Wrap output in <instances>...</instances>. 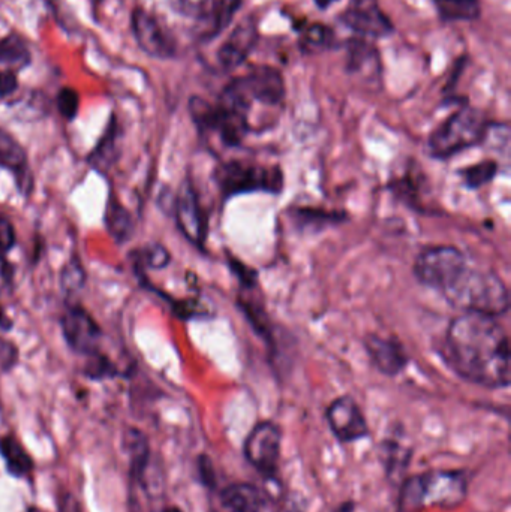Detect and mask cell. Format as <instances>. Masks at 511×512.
<instances>
[{
  "label": "cell",
  "instance_id": "cell-1",
  "mask_svg": "<svg viewBox=\"0 0 511 512\" xmlns=\"http://www.w3.org/2000/svg\"><path fill=\"white\" fill-rule=\"evenodd\" d=\"M446 352L452 369L471 384L491 390L509 387V336L494 316L464 313L453 319Z\"/></svg>",
  "mask_w": 511,
  "mask_h": 512
},
{
  "label": "cell",
  "instance_id": "cell-2",
  "mask_svg": "<svg viewBox=\"0 0 511 512\" xmlns=\"http://www.w3.org/2000/svg\"><path fill=\"white\" fill-rule=\"evenodd\" d=\"M470 478L462 469H435L407 478L399 496L401 512H417L426 507L452 511L467 501Z\"/></svg>",
  "mask_w": 511,
  "mask_h": 512
},
{
  "label": "cell",
  "instance_id": "cell-3",
  "mask_svg": "<svg viewBox=\"0 0 511 512\" xmlns=\"http://www.w3.org/2000/svg\"><path fill=\"white\" fill-rule=\"evenodd\" d=\"M450 306L464 313L503 315L509 310L510 295L506 283L494 271L467 267L441 291Z\"/></svg>",
  "mask_w": 511,
  "mask_h": 512
},
{
  "label": "cell",
  "instance_id": "cell-4",
  "mask_svg": "<svg viewBox=\"0 0 511 512\" xmlns=\"http://www.w3.org/2000/svg\"><path fill=\"white\" fill-rule=\"evenodd\" d=\"M489 122L483 111L462 107L453 113L429 138V155L449 159L483 143L488 137Z\"/></svg>",
  "mask_w": 511,
  "mask_h": 512
},
{
  "label": "cell",
  "instance_id": "cell-5",
  "mask_svg": "<svg viewBox=\"0 0 511 512\" xmlns=\"http://www.w3.org/2000/svg\"><path fill=\"white\" fill-rule=\"evenodd\" d=\"M216 182L225 197L249 192L278 194L284 185V177L278 167L251 161H230L218 168Z\"/></svg>",
  "mask_w": 511,
  "mask_h": 512
},
{
  "label": "cell",
  "instance_id": "cell-6",
  "mask_svg": "<svg viewBox=\"0 0 511 512\" xmlns=\"http://www.w3.org/2000/svg\"><path fill=\"white\" fill-rule=\"evenodd\" d=\"M467 265V258L459 249L434 246L417 256L414 274L422 285L441 292Z\"/></svg>",
  "mask_w": 511,
  "mask_h": 512
},
{
  "label": "cell",
  "instance_id": "cell-7",
  "mask_svg": "<svg viewBox=\"0 0 511 512\" xmlns=\"http://www.w3.org/2000/svg\"><path fill=\"white\" fill-rule=\"evenodd\" d=\"M282 430L273 421H261L249 433L243 453L249 465L263 475L264 480H275L281 460Z\"/></svg>",
  "mask_w": 511,
  "mask_h": 512
},
{
  "label": "cell",
  "instance_id": "cell-8",
  "mask_svg": "<svg viewBox=\"0 0 511 512\" xmlns=\"http://www.w3.org/2000/svg\"><path fill=\"white\" fill-rule=\"evenodd\" d=\"M341 21L359 38L383 39L395 32L392 20L378 0H350Z\"/></svg>",
  "mask_w": 511,
  "mask_h": 512
},
{
  "label": "cell",
  "instance_id": "cell-9",
  "mask_svg": "<svg viewBox=\"0 0 511 512\" xmlns=\"http://www.w3.org/2000/svg\"><path fill=\"white\" fill-rule=\"evenodd\" d=\"M327 423L341 444H353L368 438L369 426L359 403L350 396L338 397L326 412Z\"/></svg>",
  "mask_w": 511,
  "mask_h": 512
},
{
  "label": "cell",
  "instance_id": "cell-10",
  "mask_svg": "<svg viewBox=\"0 0 511 512\" xmlns=\"http://www.w3.org/2000/svg\"><path fill=\"white\" fill-rule=\"evenodd\" d=\"M131 26L135 41L144 53L156 59H170L176 54V42L149 12L134 9Z\"/></svg>",
  "mask_w": 511,
  "mask_h": 512
},
{
  "label": "cell",
  "instance_id": "cell-11",
  "mask_svg": "<svg viewBox=\"0 0 511 512\" xmlns=\"http://www.w3.org/2000/svg\"><path fill=\"white\" fill-rule=\"evenodd\" d=\"M62 333L66 343L78 354L92 355L98 352L102 331L83 307L72 306L63 313Z\"/></svg>",
  "mask_w": 511,
  "mask_h": 512
},
{
  "label": "cell",
  "instance_id": "cell-12",
  "mask_svg": "<svg viewBox=\"0 0 511 512\" xmlns=\"http://www.w3.org/2000/svg\"><path fill=\"white\" fill-rule=\"evenodd\" d=\"M243 89L254 104L275 110L281 108L285 99V81L281 72L273 66L261 65L249 74L240 77Z\"/></svg>",
  "mask_w": 511,
  "mask_h": 512
},
{
  "label": "cell",
  "instance_id": "cell-13",
  "mask_svg": "<svg viewBox=\"0 0 511 512\" xmlns=\"http://www.w3.org/2000/svg\"><path fill=\"white\" fill-rule=\"evenodd\" d=\"M260 32L254 17H246L234 27L218 50V63L224 71H233L245 63L257 47Z\"/></svg>",
  "mask_w": 511,
  "mask_h": 512
},
{
  "label": "cell",
  "instance_id": "cell-14",
  "mask_svg": "<svg viewBox=\"0 0 511 512\" xmlns=\"http://www.w3.org/2000/svg\"><path fill=\"white\" fill-rule=\"evenodd\" d=\"M176 219L183 236L195 246H201L206 239V219L201 212L200 201L194 186L189 182L180 186L176 198Z\"/></svg>",
  "mask_w": 511,
  "mask_h": 512
},
{
  "label": "cell",
  "instance_id": "cell-15",
  "mask_svg": "<svg viewBox=\"0 0 511 512\" xmlns=\"http://www.w3.org/2000/svg\"><path fill=\"white\" fill-rule=\"evenodd\" d=\"M366 351L377 369L387 376L399 375L408 363L404 346L396 339L369 336L366 339Z\"/></svg>",
  "mask_w": 511,
  "mask_h": 512
},
{
  "label": "cell",
  "instance_id": "cell-16",
  "mask_svg": "<svg viewBox=\"0 0 511 512\" xmlns=\"http://www.w3.org/2000/svg\"><path fill=\"white\" fill-rule=\"evenodd\" d=\"M219 498L225 511L263 512L267 507L266 495L249 483L230 484L222 490Z\"/></svg>",
  "mask_w": 511,
  "mask_h": 512
},
{
  "label": "cell",
  "instance_id": "cell-17",
  "mask_svg": "<svg viewBox=\"0 0 511 512\" xmlns=\"http://www.w3.org/2000/svg\"><path fill=\"white\" fill-rule=\"evenodd\" d=\"M0 167L15 174L18 188L30 186L26 152L14 137L3 129H0Z\"/></svg>",
  "mask_w": 511,
  "mask_h": 512
},
{
  "label": "cell",
  "instance_id": "cell-18",
  "mask_svg": "<svg viewBox=\"0 0 511 512\" xmlns=\"http://www.w3.org/2000/svg\"><path fill=\"white\" fill-rule=\"evenodd\" d=\"M0 457L9 474L14 475L15 478L29 477L35 468L32 457L14 436L0 438Z\"/></svg>",
  "mask_w": 511,
  "mask_h": 512
},
{
  "label": "cell",
  "instance_id": "cell-19",
  "mask_svg": "<svg viewBox=\"0 0 511 512\" xmlns=\"http://www.w3.org/2000/svg\"><path fill=\"white\" fill-rule=\"evenodd\" d=\"M335 45V32L327 24H308L300 33L299 48L303 54L324 53V51L332 50Z\"/></svg>",
  "mask_w": 511,
  "mask_h": 512
},
{
  "label": "cell",
  "instance_id": "cell-20",
  "mask_svg": "<svg viewBox=\"0 0 511 512\" xmlns=\"http://www.w3.org/2000/svg\"><path fill=\"white\" fill-rule=\"evenodd\" d=\"M105 225L108 233L119 243L128 242L134 234V219L131 213L113 197L108 200L105 210Z\"/></svg>",
  "mask_w": 511,
  "mask_h": 512
},
{
  "label": "cell",
  "instance_id": "cell-21",
  "mask_svg": "<svg viewBox=\"0 0 511 512\" xmlns=\"http://www.w3.org/2000/svg\"><path fill=\"white\" fill-rule=\"evenodd\" d=\"M441 20L476 21L482 15L480 0H432Z\"/></svg>",
  "mask_w": 511,
  "mask_h": 512
},
{
  "label": "cell",
  "instance_id": "cell-22",
  "mask_svg": "<svg viewBox=\"0 0 511 512\" xmlns=\"http://www.w3.org/2000/svg\"><path fill=\"white\" fill-rule=\"evenodd\" d=\"M378 63H380L378 51L368 44L365 38L351 39L348 42V71L354 72V74H363L368 66V69L378 74Z\"/></svg>",
  "mask_w": 511,
  "mask_h": 512
},
{
  "label": "cell",
  "instance_id": "cell-23",
  "mask_svg": "<svg viewBox=\"0 0 511 512\" xmlns=\"http://www.w3.org/2000/svg\"><path fill=\"white\" fill-rule=\"evenodd\" d=\"M125 448L131 462L132 475L141 480L150 459V445L146 435L137 429H129L125 435Z\"/></svg>",
  "mask_w": 511,
  "mask_h": 512
},
{
  "label": "cell",
  "instance_id": "cell-24",
  "mask_svg": "<svg viewBox=\"0 0 511 512\" xmlns=\"http://www.w3.org/2000/svg\"><path fill=\"white\" fill-rule=\"evenodd\" d=\"M29 62L30 51L21 36L12 33L0 41V65L9 68L8 71L23 68Z\"/></svg>",
  "mask_w": 511,
  "mask_h": 512
},
{
  "label": "cell",
  "instance_id": "cell-25",
  "mask_svg": "<svg viewBox=\"0 0 511 512\" xmlns=\"http://www.w3.org/2000/svg\"><path fill=\"white\" fill-rule=\"evenodd\" d=\"M242 3L243 0H216L213 3L212 12H210V15H213V23L212 29L207 33V38H216L224 30H227L233 23L237 11L242 8Z\"/></svg>",
  "mask_w": 511,
  "mask_h": 512
},
{
  "label": "cell",
  "instance_id": "cell-26",
  "mask_svg": "<svg viewBox=\"0 0 511 512\" xmlns=\"http://www.w3.org/2000/svg\"><path fill=\"white\" fill-rule=\"evenodd\" d=\"M116 152V123L113 120L111 126H108L107 134L101 138L87 161L95 170L105 171L116 159Z\"/></svg>",
  "mask_w": 511,
  "mask_h": 512
},
{
  "label": "cell",
  "instance_id": "cell-27",
  "mask_svg": "<svg viewBox=\"0 0 511 512\" xmlns=\"http://www.w3.org/2000/svg\"><path fill=\"white\" fill-rule=\"evenodd\" d=\"M381 453H383L384 465H386L389 477L398 478L399 475L404 474L411 459L410 448L402 447V445L396 444L395 441H386V444L381 448Z\"/></svg>",
  "mask_w": 511,
  "mask_h": 512
},
{
  "label": "cell",
  "instance_id": "cell-28",
  "mask_svg": "<svg viewBox=\"0 0 511 512\" xmlns=\"http://www.w3.org/2000/svg\"><path fill=\"white\" fill-rule=\"evenodd\" d=\"M497 171L498 165L495 162L486 161L462 171V177L468 188L477 189L491 182L497 176Z\"/></svg>",
  "mask_w": 511,
  "mask_h": 512
},
{
  "label": "cell",
  "instance_id": "cell-29",
  "mask_svg": "<svg viewBox=\"0 0 511 512\" xmlns=\"http://www.w3.org/2000/svg\"><path fill=\"white\" fill-rule=\"evenodd\" d=\"M84 373H86L87 378L101 381V379L114 378V376L119 375V370L107 357L96 352V354L89 355Z\"/></svg>",
  "mask_w": 511,
  "mask_h": 512
},
{
  "label": "cell",
  "instance_id": "cell-30",
  "mask_svg": "<svg viewBox=\"0 0 511 512\" xmlns=\"http://www.w3.org/2000/svg\"><path fill=\"white\" fill-rule=\"evenodd\" d=\"M57 108L66 120H74L80 108V96L71 87H65L57 96Z\"/></svg>",
  "mask_w": 511,
  "mask_h": 512
},
{
  "label": "cell",
  "instance_id": "cell-31",
  "mask_svg": "<svg viewBox=\"0 0 511 512\" xmlns=\"http://www.w3.org/2000/svg\"><path fill=\"white\" fill-rule=\"evenodd\" d=\"M177 8L189 18L209 17L215 0H176Z\"/></svg>",
  "mask_w": 511,
  "mask_h": 512
},
{
  "label": "cell",
  "instance_id": "cell-32",
  "mask_svg": "<svg viewBox=\"0 0 511 512\" xmlns=\"http://www.w3.org/2000/svg\"><path fill=\"white\" fill-rule=\"evenodd\" d=\"M84 285V271L77 259L66 265L62 274V286L66 292L78 291Z\"/></svg>",
  "mask_w": 511,
  "mask_h": 512
},
{
  "label": "cell",
  "instance_id": "cell-33",
  "mask_svg": "<svg viewBox=\"0 0 511 512\" xmlns=\"http://www.w3.org/2000/svg\"><path fill=\"white\" fill-rule=\"evenodd\" d=\"M17 237H15V230L8 219L0 216V259L5 258L9 252L14 249Z\"/></svg>",
  "mask_w": 511,
  "mask_h": 512
},
{
  "label": "cell",
  "instance_id": "cell-34",
  "mask_svg": "<svg viewBox=\"0 0 511 512\" xmlns=\"http://www.w3.org/2000/svg\"><path fill=\"white\" fill-rule=\"evenodd\" d=\"M197 471L198 477H200L201 484L207 489L213 490L216 487V474L215 468H213L212 460L206 456V454H201L197 460Z\"/></svg>",
  "mask_w": 511,
  "mask_h": 512
},
{
  "label": "cell",
  "instance_id": "cell-35",
  "mask_svg": "<svg viewBox=\"0 0 511 512\" xmlns=\"http://www.w3.org/2000/svg\"><path fill=\"white\" fill-rule=\"evenodd\" d=\"M146 262L152 268H164L170 262V254L161 245L150 246L146 251Z\"/></svg>",
  "mask_w": 511,
  "mask_h": 512
},
{
  "label": "cell",
  "instance_id": "cell-36",
  "mask_svg": "<svg viewBox=\"0 0 511 512\" xmlns=\"http://www.w3.org/2000/svg\"><path fill=\"white\" fill-rule=\"evenodd\" d=\"M18 81L12 71H0V99L12 95L17 90Z\"/></svg>",
  "mask_w": 511,
  "mask_h": 512
},
{
  "label": "cell",
  "instance_id": "cell-37",
  "mask_svg": "<svg viewBox=\"0 0 511 512\" xmlns=\"http://www.w3.org/2000/svg\"><path fill=\"white\" fill-rule=\"evenodd\" d=\"M356 507L357 505L354 501L342 502V504L336 508L335 512H356Z\"/></svg>",
  "mask_w": 511,
  "mask_h": 512
},
{
  "label": "cell",
  "instance_id": "cell-38",
  "mask_svg": "<svg viewBox=\"0 0 511 512\" xmlns=\"http://www.w3.org/2000/svg\"><path fill=\"white\" fill-rule=\"evenodd\" d=\"M315 5L321 9V11H326L330 6L335 5V3L341 2V0H314Z\"/></svg>",
  "mask_w": 511,
  "mask_h": 512
},
{
  "label": "cell",
  "instance_id": "cell-39",
  "mask_svg": "<svg viewBox=\"0 0 511 512\" xmlns=\"http://www.w3.org/2000/svg\"><path fill=\"white\" fill-rule=\"evenodd\" d=\"M159 512H183V511L177 507H165V508H162V510Z\"/></svg>",
  "mask_w": 511,
  "mask_h": 512
},
{
  "label": "cell",
  "instance_id": "cell-40",
  "mask_svg": "<svg viewBox=\"0 0 511 512\" xmlns=\"http://www.w3.org/2000/svg\"><path fill=\"white\" fill-rule=\"evenodd\" d=\"M225 512H231V511H225Z\"/></svg>",
  "mask_w": 511,
  "mask_h": 512
}]
</instances>
